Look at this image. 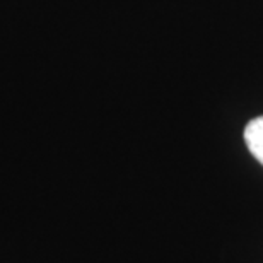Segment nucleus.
<instances>
[{
	"label": "nucleus",
	"instance_id": "nucleus-1",
	"mask_svg": "<svg viewBox=\"0 0 263 263\" xmlns=\"http://www.w3.org/2000/svg\"><path fill=\"white\" fill-rule=\"evenodd\" d=\"M245 142L253 157L263 166V117H258L246 125Z\"/></svg>",
	"mask_w": 263,
	"mask_h": 263
}]
</instances>
